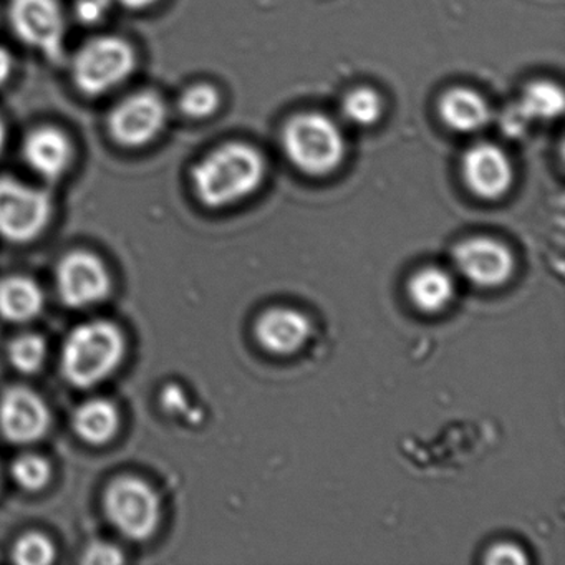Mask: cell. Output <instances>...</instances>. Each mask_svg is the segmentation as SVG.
<instances>
[{
  "mask_svg": "<svg viewBox=\"0 0 565 565\" xmlns=\"http://www.w3.org/2000/svg\"><path fill=\"white\" fill-rule=\"evenodd\" d=\"M267 173L264 154L236 141L211 151L193 170V190L204 206L220 210L256 193Z\"/></svg>",
  "mask_w": 565,
  "mask_h": 565,
  "instance_id": "6da1fadb",
  "label": "cell"
},
{
  "mask_svg": "<svg viewBox=\"0 0 565 565\" xmlns=\"http://www.w3.org/2000/svg\"><path fill=\"white\" fill-rule=\"evenodd\" d=\"M282 147L290 163L310 177L333 173L347 154L342 127L320 111H303L290 118L284 128Z\"/></svg>",
  "mask_w": 565,
  "mask_h": 565,
  "instance_id": "7a4b0ae2",
  "label": "cell"
},
{
  "mask_svg": "<svg viewBox=\"0 0 565 565\" xmlns=\"http://www.w3.org/2000/svg\"><path fill=\"white\" fill-rule=\"evenodd\" d=\"M125 356V339L108 322H90L72 330L62 350V373L78 388H90L111 375Z\"/></svg>",
  "mask_w": 565,
  "mask_h": 565,
  "instance_id": "3957f363",
  "label": "cell"
},
{
  "mask_svg": "<svg viewBox=\"0 0 565 565\" xmlns=\"http://www.w3.org/2000/svg\"><path fill=\"white\" fill-rule=\"evenodd\" d=\"M137 67V54L120 38L94 39L75 55L74 81L90 97L107 94L124 84Z\"/></svg>",
  "mask_w": 565,
  "mask_h": 565,
  "instance_id": "277c9868",
  "label": "cell"
},
{
  "mask_svg": "<svg viewBox=\"0 0 565 565\" xmlns=\"http://www.w3.org/2000/svg\"><path fill=\"white\" fill-rule=\"evenodd\" d=\"M105 511L111 524L134 541L157 531L161 504L157 492L138 478H120L105 492Z\"/></svg>",
  "mask_w": 565,
  "mask_h": 565,
  "instance_id": "5b68a950",
  "label": "cell"
},
{
  "mask_svg": "<svg viewBox=\"0 0 565 565\" xmlns=\"http://www.w3.org/2000/svg\"><path fill=\"white\" fill-rule=\"evenodd\" d=\"M52 201L45 191L14 178H0V236L29 243L47 227Z\"/></svg>",
  "mask_w": 565,
  "mask_h": 565,
  "instance_id": "8992f818",
  "label": "cell"
},
{
  "mask_svg": "<svg viewBox=\"0 0 565 565\" xmlns=\"http://www.w3.org/2000/svg\"><path fill=\"white\" fill-rule=\"evenodd\" d=\"M9 19L19 41L52 62L64 58L65 22L55 0H12Z\"/></svg>",
  "mask_w": 565,
  "mask_h": 565,
  "instance_id": "52a82bcc",
  "label": "cell"
},
{
  "mask_svg": "<svg viewBox=\"0 0 565 565\" xmlns=\"http://www.w3.org/2000/svg\"><path fill=\"white\" fill-rule=\"evenodd\" d=\"M167 124V107L160 95L141 92L125 98L111 110L108 130L117 143L128 148L153 141Z\"/></svg>",
  "mask_w": 565,
  "mask_h": 565,
  "instance_id": "ba28073f",
  "label": "cell"
},
{
  "mask_svg": "<svg viewBox=\"0 0 565 565\" xmlns=\"http://www.w3.org/2000/svg\"><path fill=\"white\" fill-rule=\"evenodd\" d=\"M57 289L64 303L84 309L107 299L111 289L110 274L97 256L78 250L58 264Z\"/></svg>",
  "mask_w": 565,
  "mask_h": 565,
  "instance_id": "9c48e42d",
  "label": "cell"
},
{
  "mask_svg": "<svg viewBox=\"0 0 565 565\" xmlns=\"http://www.w3.org/2000/svg\"><path fill=\"white\" fill-rule=\"evenodd\" d=\"M456 267L469 282L479 287H499L508 282L514 270L511 250L492 237H471L455 249Z\"/></svg>",
  "mask_w": 565,
  "mask_h": 565,
  "instance_id": "30bf717a",
  "label": "cell"
},
{
  "mask_svg": "<svg viewBox=\"0 0 565 565\" xmlns=\"http://www.w3.org/2000/svg\"><path fill=\"white\" fill-rule=\"evenodd\" d=\"M461 171L466 186L482 200H499L514 183L511 158L494 143H476L468 148Z\"/></svg>",
  "mask_w": 565,
  "mask_h": 565,
  "instance_id": "8fae6325",
  "label": "cell"
},
{
  "mask_svg": "<svg viewBox=\"0 0 565 565\" xmlns=\"http://www.w3.org/2000/svg\"><path fill=\"white\" fill-rule=\"evenodd\" d=\"M51 425L44 399L24 386H15L0 398V431L9 441L29 445L47 433Z\"/></svg>",
  "mask_w": 565,
  "mask_h": 565,
  "instance_id": "7c38bea8",
  "label": "cell"
},
{
  "mask_svg": "<svg viewBox=\"0 0 565 565\" xmlns=\"http://www.w3.org/2000/svg\"><path fill=\"white\" fill-rule=\"evenodd\" d=\"M312 326L302 312L287 307L267 310L257 319V342L273 355H292L309 340Z\"/></svg>",
  "mask_w": 565,
  "mask_h": 565,
  "instance_id": "4fadbf2b",
  "label": "cell"
},
{
  "mask_svg": "<svg viewBox=\"0 0 565 565\" xmlns=\"http://www.w3.org/2000/svg\"><path fill=\"white\" fill-rule=\"evenodd\" d=\"M24 158L29 168L44 180L55 181L71 168L74 148L71 140L54 127L31 131L24 141Z\"/></svg>",
  "mask_w": 565,
  "mask_h": 565,
  "instance_id": "5bb4252c",
  "label": "cell"
},
{
  "mask_svg": "<svg viewBox=\"0 0 565 565\" xmlns=\"http://www.w3.org/2000/svg\"><path fill=\"white\" fill-rule=\"evenodd\" d=\"M439 117L451 130L476 134L492 120V108L479 92L456 87L443 95L438 105Z\"/></svg>",
  "mask_w": 565,
  "mask_h": 565,
  "instance_id": "9a60e30c",
  "label": "cell"
},
{
  "mask_svg": "<svg viewBox=\"0 0 565 565\" xmlns=\"http://www.w3.org/2000/svg\"><path fill=\"white\" fill-rule=\"evenodd\" d=\"M44 307V294L38 282L24 276L0 280V317L9 322L34 320Z\"/></svg>",
  "mask_w": 565,
  "mask_h": 565,
  "instance_id": "2e32d148",
  "label": "cell"
},
{
  "mask_svg": "<svg viewBox=\"0 0 565 565\" xmlns=\"http://www.w3.org/2000/svg\"><path fill=\"white\" fill-rule=\"evenodd\" d=\"M455 292V280L439 267H425L408 282V296L413 306L425 313L445 310L451 303Z\"/></svg>",
  "mask_w": 565,
  "mask_h": 565,
  "instance_id": "e0dca14e",
  "label": "cell"
},
{
  "mask_svg": "<svg viewBox=\"0 0 565 565\" xmlns=\"http://www.w3.org/2000/svg\"><path fill=\"white\" fill-rule=\"evenodd\" d=\"M117 408L107 399H90L78 406L74 415V428L84 441L104 445L114 438L118 429Z\"/></svg>",
  "mask_w": 565,
  "mask_h": 565,
  "instance_id": "ac0fdd59",
  "label": "cell"
},
{
  "mask_svg": "<svg viewBox=\"0 0 565 565\" xmlns=\"http://www.w3.org/2000/svg\"><path fill=\"white\" fill-rule=\"evenodd\" d=\"M518 104L531 124L552 121L561 117L564 111V90L554 82H534L524 88Z\"/></svg>",
  "mask_w": 565,
  "mask_h": 565,
  "instance_id": "d6986e66",
  "label": "cell"
},
{
  "mask_svg": "<svg viewBox=\"0 0 565 565\" xmlns=\"http://www.w3.org/2000/svg\"><path fill=\"white\" fill-rule=\"evenodd\" d=\"M342 115L355 127H372L382 118V97L370 87L353 88L343 97Z\"/></svg>",
  "mask_w": 565,
  "mask_h": 565,
  "instance_id": "ffe728a7",
  "label": "cell"
},
{
  "mask_svg": "<svg viewBox=\"0 0 565 565\" xmlns=\"http://www.w3.org/2000/svg\"><path fill=\"white\" fill-rule=\"evenodd\" d=\"M47 359V345L41 335L24 333L9 347V360L22 373H35Z\"/></svg>",
  "mask_w": 565,
  "mask_h": 565,
  "instance_id": "44dd1931",
  "label": "cell"
},
{
  "mask_svg": "<svg viewBox=\"0 0 565 565\" xmlns=\"http://www.w3.org/2000/svg\"><path fill=\"white\" fill-rule=\"evenodd\" d=\"M220 92L210 84L191 85L180 98L181 111L186 117L196 118V120L211 117L220 108Z\"/></svg>",
  "mask_w": 565,
  "mask_h": 565,
  "instance_id": "7402d4cb",
  "label": "cell"
},
{
  "mask_svg": "<svg viewBox=\"0 0 565 565\" xmlns=\"http://www.w3.org/2000/svg\"><path fill=\"white\" fill-rule=\"evenodd\" d=\"M12 476L21 488L39 491L51 479V465L41 456L24 455L12 465Z\"/></svg>",
  "mask_w": 565,
  "mask_h": 565,
  "instance_id": "603a6c76",
  "label": "cell"
},
{
  "mask_svg": "<svg viewBox=\"0 0 565 565\" xmlns=\"http://www.w3.org/2000/svg\"><path fill=\"white\" fill-rule=\"evenodd\" d=\"M14 561L24 565H47L55 561V547L45 535L28 534L14 547Z\"/></svg>",
  "mask_w": 565,
  "mask_h": 565,
  "instance_id": "cb8c5ba5",
  "label": "cell"
},
{
  "mask_svg": "<svg viewBox=\"0 0 565 565\" xmlns=\"http://www.w3.org/2000/svg\"><path fill=\"white\" fill-rule=\"evenodd\" d=\"M531 120L525 117L518 102L509 104L508 107L499 114V128H501L505 137L521 138L522 135H525V131L531 128Z\"/></svg>",
  "mask_w": 565,
  "mask_h": 565,
  "instance_id": "d4e9b609",
  "label": "cell"
},
{
  "mask_svg": "<svg viewBox=\"0 0 565 565\" xmlns=\"http://www.w3.org/2000/svg\"><path fill=\"white\" fill-rule=\"evenodd\" d=\"M484 561L488 564L522 565L527 562V555L519 545L511 544V542H499V544L489 548Z\"/></svg>",
  "mask_w": 565,
  "mask_h": 565,
  "instance_id": "484cf974",
  "label": "cell"
},
{
  "mask_svg": "<svg viewBox=\"0 0 565 565\" xmlns=\"http://www.w3.org/2000/svg\"><path fill=\"white\" fill-rule=\"evenodd\" d=\"M111 0H77L75 15L85 25H95L104 21L110 11Z\"/></svg>",
  "mask_w": 565,
  "mask_h": 565,
  "instance_id": "4316f807",
  "label": "cell"
},
{
  "mask_svg": "<svg viewBox=\"0 0 565 565\" xmlns=\"http://www.w3.org/2000/svg\"><path fill=\"white\" fill-rule=\"evenodd\" d=\"M84 562L95 565H115L124 562V555L115 545L97 542L85 551Z\"/></svg>",
  "mask_w": 565,
  "mask_h": 565,
  "instance_id": "83f0119b",
  "label": "cell"
},
{
  "mask_svg": "<svg viewBox=\"0 0 565 565\" xmlns=\"http://www.w3.org/2000/svg\"><path fill=\"white\" fill-rule=\"evenodd\" d=\"M12 72V57L6 49L0 47V87L9 81Z\"/></svg>",
  "mask_w": 565,
  "mask_h": 565,
  "instance_id": "f1b7e54d",
  "label": "cell"
},
{
  "mask_svg": "<svg viewBox=\"0 0 565 565\" xmlns=\"http://www.w3.org/2000/svg\"><path fill=\"white\" fill-rule=\"evenodd\" d=\"M154 2H157V0H111V4H120L121 8L134 9V11L150 8Z\"/></svg>",
  "mask_w": 565,
  "mask_h": 565,
  "instance_id": "f546056e",
  "label": "cell"
},
{
  "mask_svg": "<svg viewBox=\"0 0 565 565\" xmlns=\"http://www.w3.org/2000/svg\"><path fill=\"white\" fill-rule=\"evenodd\" d=\"M6 138H8V134H6V125L4 121H2V118H0V153L4 150Z\"/></svg>",
  "mask_w": 565,
  "mask_h": 565,
  "instance_id": "4dcf8cb0",
  "label": "cell"
}]
</instances>
